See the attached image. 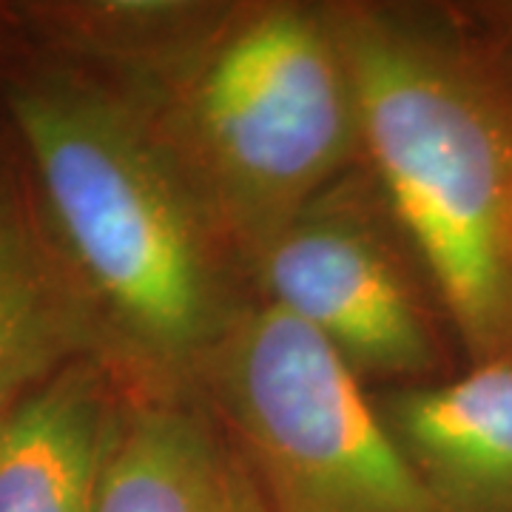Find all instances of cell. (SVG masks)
Segmentation results:
<instances>
[{
  "label": "cell",
  "instance_id": "obj_7",
  "mask_svg": "<svg viewBox=\"0 0 512 512\" xmlns=\"http://www.w3.org/2000/svg\"><path fill=\"white\" fill-rule=\"evenodd\" d=\"M376 407L444 512H512V362L399 387Z\"/></svg>",
  "mask_w": 512,
  "mask_h": 512
},
{
  "label": "cell",
  "instance_id": "obj_8",
  "mask_svg": "<svg viewBox=\"0 0 512 512\" xmlns=\"http://www.w3.org/2000/svg\"><path fill=\"white\" fill-rule=\"evenodd\" d=\"M97 512H268L251 467L217 424L174 396H131Z\"/></svg>",
  "mask_w": 512,
  "mask_h": 512
},
{
  "label": "cell",
  "instance_id": "obj_3",
  "mask_svg": "<svg viewBox=\"0 0 512 512\" xmlns=\"http://www.w3.org/2000/svg\"><path fill=\"white\" fill-rule=\"evenodd\" d=\"M140 109L251 262L362 148L356 86L328 15L293 3L231 6L200 57Z\"/></svg>",
  "mask_w": 512,
  "mask_h": 512
},
{
  "label": "cell",
  "instance_id": "obj_10",
  "mask_svg": "<svg viewBox=\"0 0 512 512\" xmlns=\"http://www.w3.org/2000/svg\"><path fill=\"white\" fill-rule=\"evenodd\" d=\"M501 18V37H498V55L490 57L493 66L501 74L504 86L512 94V6H507V12L498 15Z\"/></svg>",
  "mask_w": 512,
  "mask_h": 512
},
{
  "label": "cell",
  "instance_id": "obj_11",
  "mask_svg": "<svg viewBox=\"0 0 512 512\" xmlns=\"http://www.w3.org/2000/svg\"><path fill=\"white\" fill-rule=\"evenodd\" d=\"M3 177H9V174H6V171H3V165H0V180H3Z\"/></svg>",
  "mask_w": 512,
  "mask_h": 512
},
{
  "label": "cell",
  "instance_id": "obj_9",
  "mask_svg": "<svg viewBox=\"0 0 512 512\" xmlns=\"http://www.w3.org/2000/svg\"><path fill=\"white\" fill-rule=\"evenodd\" d=\"M83 356L92 322L49 251L29 202L0 180V416Z\"/></svg>",
  "mask_w": 512,
  "mask_h": 512
},
{
  "label": "cell",
  "instance_id": "obj_6",
  "mask_svg": "<svg viewBox=\"0 0 512 512\" xmlns=\"http://www.w3.org/2000/svg\"><path fill=\"white\" fill-rule=\"evenodd\" d=\"M131 399L83 356L0 416V512H97L106 458Z\"/></svg>",
  "mask_w": 512,
  "mask_h": 512
},
{
  "label": "cell",
  "instance_id": "obj_4",
  "mask_svg": "<svg viewBox=\"0 0 512 512\" xmlns=\"http://www.w3.org/2000/svg\"><path fill=\"white\" fill-rule=\"evenodd\" d=\"M197 376L268 512H444L348 362L282 308H242Z\"/></svg>",
  "mask_w": 512,
  "mask_h": 512
},
{
  "label": "cell",
  "instance_id": "obj_2",
  "mask_svg": "<svg viewBox=\"0 0 512 512\" xmlns=\"http://www.w3.org/2000/svg\"><path fill=\"white\" fill-rule=\"evenodd\" d=\"M362 151L473 365L512 362V94L493 60L376 6L325 9Z\"/></svg>",
  "mask_w": 512,
  "mask_h": 512
},
{
  "label": "cell",
  "instance_id": "obj_5",
  "mask_svg": "<svg viewBox=\"0 0 512 512\" xmlns=\"http://www.w3.org/2000/svg\"><path fill=\"white\" fill-rule=\"evenodd\" d=\"M254 265L271 305L322 336L356 376L407 379L436 367L407 274L359 208L322 194Z\"/></svg>",
  "mask_w": 512,
  "mask_h": 512
},
{
  "label": "cell",
  "instance_id": "obj_1",
  "mask_svg": "<svg viewBox=\"0 0 512 512\" xmlns=\"http://www.w3.org/2000/svg\"><path fill=\"white\" fill-rule=\"evenodd\" d=\"M0 106L100 359L131 396H174L242 311L183 163L131 97L60 57L0 60Z\"/></svg>",
  "mask_w": 512,
  "mask_h": 512
}]
</instances>
